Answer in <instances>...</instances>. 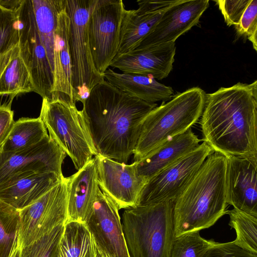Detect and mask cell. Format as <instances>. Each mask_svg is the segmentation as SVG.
I'll return each instance as SVG.
<instances>
[{"label": "cell", "instance_id": "cell-22", "mask_svg": "<svg viewBox=\"0 0 257 257\" xmlns=\"http://www.w3.org/2000/svg\"><path fill=\"white\" fill-rule=\"evenodd\" d=\"M103 76L110 84L121 91L148 102H165L173 96L172 87L159 83L151 76L120 73L110 68L105 71Z\"/></svg>", "mask_w": 257, "mask_h": 257}, {"label": "cell", "instance_id": "cell-19", "mask_svg": "<svg viewBox=\"0 0 257 257\" xmlns=\"http://www.w3.org/2000/svg\"><path fill=\"white\" fill-rule=\"evenodd\" d=\"M100 188L95 158L67 177V221L85 224L91 213Z\"/></svg>", "mask_w": 257, "mask_h": 257}, {"label": "cell", "instance_id": "cell-10", "mask_svg": "<svg viewBox=\"0 0 257 257\" xmlns=\"http://www.w3.org/2000/svg\"><path fill=\"white\" fill-rule=\"evenodd\" d=\"M125 9L121 0H96L90 13L88 22L90 49L94 66L103 75L117 54Z\"/></svg>", "mask_w": 257, "mask_h": 257}, {"label": "cell", "instance_id": "cell-6", "mask_svg": "<svg viewBox=\"0 0 257 257\" xmlns=\"http://www.w3.org/2000/svg\"><path fill=\"white\" fill-rule=\"evenodd\" d=\"M39 117L50 138L70 158L77 171L97 155L82 111L76 103L43 98Z\"/></svg>", "mask_w": 257, "mask_h": 257}, {"label": "cell", "instance_id": "cell-28", "mask_svg": "<svg viewBox=\"0 0 257 257\" xmlns=\"http://www.w3.org/2000/svg\"><path fill=\"white\" fill-rule=\"evenodd\" d=\"M91 236L84 223L66 222L59 242L57 257H84L89 247Z\"/></svg>", "mask_w": 257, "mask_h": 257}, {"label": "cell", "instance_id": "cell-21", "mask_svg": "<svg viewBox=\"0 0 257 257\" xmlns=\"http://www.w3.org/2000/svg\"><path fill=\"white\" fill-rule=\"evenodd\" d=\"M200 141L191 128L171 138L143 159L136 162L139 175L147 181L197 147Z\"/></svg>", "mask_w": 257, "mask_h": 257}, {"label": "cell", "instance_id": "cell-18", "mask_svg": "<svg viewBox=\"0 0 257 257\" xmlns=\"http://www.w3.org/2000/svg\"><path fill=\"white\" fill-rule=\"evenodd\" d=\"M63 179L51 172H18L0 184V199L20 211L34 203Z\"/></svg>", "mask_w": 257, "mask_h": 257}, {"label": "cell", "instance_id": "cell-4", "mask_svg": "<svg viewBox=\"0 0 257 257\" xmlns=\"http://www.w3.org/2000/svg\"><path fill=\"white\" fill-rule=\"evenodd\" d=\"M205 95L200 87H192L153 109L143 121L133 153L134 162L143 159L196 123L204 109Z\"/></svg>", "mask_w": 257, "mask_h": 257}, {"label": "cell", "instance_id": "cell-39", "mask_svg": "<svg viewBox=\"0 0 257 257\" xmlns=\"http://www.w3.org/2000/svg\"><path fill=\"white\" fill-rule=\"evenodd\" d=\"M9 257H21V250L18 247L17 236L15 240Z\"/></svg>", "mask_w": 257, "mask_h": 257}, {"label": "cell", "instance_id": "cell-25", "mask_svg": "<svg viewBox=\"0 0 257 257\" xmlns=\"http://www.w3.org/2000/svg\"><path fill=\"white\" fill-rule=\"evenodd\" d=\"M41 41L54 71V36L58 16L65 7V0H31Z\"/></svg>", "mask_w": 257, "mask_h": 257}, {"label": "cell", "instance_id": "cell-9", "mask_svg": "<svg viewBox=\"0 0 257 257\" xmlns=\"http://www.w3.org/2000/svg\"><path fill=\"white\" fill-rule=\"evenodd\" d=\"M205 142L149 179L143 187L137 205L174 201L190 181L205 159L214 153Z\"/></svg>", "mask_w": 257, "mask_h": 257}, {"label": "cell", "instance_id": "cell-8", "mask_svg": "<svg viewBox=\"0 0 257 257\" xmlns=\"http://www.w3.org/2000/svg\"><path fill=\"white\" fill-rule=\"evenodd\" d=\"M67 178L19 211L17 244L21 250L67 221Z\"/></svg>", "mask_w": 257, "mask_h": 257}, {"label": "cell", "instance_id": "cell-20", "mask_svg": "<svg viewBox=\"0 0 257 257\" xmlns=\"http://www.w3.org/2000/svg\"><path fill=\"white\" fill-rule=\"evenodd\" d=\"M70 19L65 6L60 11L54 36V82L51 99L76 103L69 46Z\"/></svg>", "mask_w": 257, "mask_h": 257}, {"label": "cell", "instance_id": "cell-2", "mask_svg": "<svg viewBox=\"0 0 257 257\" xmlns=\"http://www.w3.org/2000/svg\"><path fill=\"white\" fill-rule=\"evenodd\" d=\"M201 116L202 141L214 152L257 164L256 80L206 94Z\"/></svg>", "mask_w": 257, "mask_h": 257}, {"label": "cell", "instance_id": "cell-29", "mask_svg": "<svg viewBox=\"0 0 257 257\" xmlns=\"http://www.w3.org/2000/svg\"><path fill=\"white\" fill-rule=\"evenodd\" d=\"M229 225L236 233L233 241L238 246L257 254V217L233 208L228 210Z\"/></svg>", "mask_w": 257, "mask_h": 257}, {"label": "cell", "instance_id": "cell-30", "mask_svg": "<svg viewBox=\"0 0 257 257\" xmlns=\"http://www.w3.org/2000/svg\"><path fill=\"white\" fill-rule=\"evenodd\" d=\"M19 210L0 199V257H9L17 236Z\"/></svg>", "mask_w": 257, "mask_h": 257}, {"label": "cell", "instance_id": "cell-16", "mask_svg": "<svg viewBox=\"0 0 257 257\" xmlns=\"http://www.w3.org/2000/svg\"><path fill=\"white\" fill-rule=\"evenodd\" d=\"M225 157L227 204L257 217V164L245 158Z\"/></svg>", "mask_w": 257, "mask_h": 257}, {"label": "cell", "instance_id": "cell-35", "mask_svg": "<svg viewBox=\"0 0 257 257\" xmlns=\"http://www.w3.org/2000/svg\"><path fill=\"white\" fill-rule=\"evenodd\" d=\"M202 257H257V254L238 246L233 241L216 242Z\"/></svg>", "mask_w": 257, "mask_h": 257}, {"label": "cell", "instance_id": "cell-12", "mask_svg": "<svg viewBox=\"0 0 257 257\" xmlns=\"http://www.w3.org/2000/svg\"><path fill=\"white\" fill-rule=\"evenodd\" d=\"M94 158L101 191L114 201L119 210L137 206L147 182L139 175L137 163L127 165L100 156Z\"/></svg>", "mask_w": 257, "mask_h": 257}, {"label": "cell", "instance_id": "cell-1", "mask_svg": "<svg viewBox=\"0 0 257 257\" xmlns=\"http://www.w3.org/2000/svg\"><path fill=\"white\" fill-rule=\"evenodd\" d=\"M82 110L97 155L126 164L133 155L143 121L157 106L133 97L103 80Z\"/></svg>", "mask_w": 257, "mask_h": 257}, {"label": "cell", "instance_id": "cell-11", "mask_svg": "<svg viewBox=\"0 0 257 257\" xmlns=\"http://www.w3.org/2000/svg\"><path fill=\"white\" fill-rule=\"evenodd\" d=\"M19 20L21 55L30 70L34 92L51 99L53 72L39 37L31 0H19L16 7Z\"/></svg>", "mask_w": 257, "mask_h": 257}, {"label": "cell", "instance_id": "cell-33", "mask_svg": "<svg viewBox=\"0 0 257 257\" xmlns=\"http://www.w3.org/2000/svg\"><path fill=\"white\" fill-rule=\"evenodd\" d=\"M237 33L247 37L257 51V0H251L238 25L234 27Z\"/></svg>", "mask_w": 257, "mask_h": 257}, {"label": "cell", "instance_id": "cell-7", "mask_svg": "<svg viewBox=\"0 0 257 257\" xmlns=\"http://www.w3.org/2000/svg\"><path fill=\"white\" fill-rule=\"evenodd\" d=\"M96 0H65L70 19L69 46L72 63V86L75 102L83 104L92 89L104 80L96 69L91 54L88 22Z\"/></svg>", "mask_w": 257, "mask_h": 257}, {"label": "cell", "instance_id": "cell-27", "mask_svg": "<svg viewBox=\"0 0 257 257\" xmlns=\"http://www.w3.org/2000/svg\"><path fill=\"white\" fill-rule=\"evenodd\" d=\"M34 91L29 69L20 51L12 58L0 77V95L18 94Z\"/></svg>", "mask_w": 257, "mask_h": 257}, {"label": "cell", "instance_id": "cell-32", "mask_svg": "<svg viewBox=\"0 0 257 257\" xmlns=\"http://www.w3.org/2000/svg\"><path fill=\"white\" fill-rule=\"evenodd\" d=\"M64 225L57 226L49 233L23 247L21 250V257H57Z\"/></svg>", "mask_w": 257, "mask_h": 257}, {"label": "cell", "instance_id": "cell-17", "mask_svg": "<svg viewBox=\"0 0 257 257\" xmlns=\"http://www.w3.org/2000/svg\"><path fill=\"white\" fill-rule=\"evenodd\" d=\"M176 53L175 42L162 44L115 57L110 66L122 73L151 76L156 80L167 77L173 69Z\"/></svg>", "mask_w": 257, "mask_h": 257}, {"label": "cell", "instance_id": "cell-26", "mask_svg": "<svg viewBox=\"0 0 257 257\" xmlns=\"http://www.w3.org/2000/svg\"><path fill=\"white\" fill-rule=\"evenodd\" d=\"M48 135L47 129L39 117H22L15 121L0 151L18 152L37 144Z\"/></svg>", "mask_w": 257, "mask_h": 257}, {"label": "cell", "instance_id": "cell-34", "mask_svg": "<svg viewBox=\"0 0 257 257\" xmlns=\"http://www.w3.org/2000/svg\"><path fill=\"white\" fill-rule=\"evenodd\" d=\"M251 0H217L218 5L224 21L228 26H237Z\"/></svg>", "mask_w": 257, "mask_h": 257}, {"label": "cell", "instance_id": "cell-3", "mask_svg": "<svg viewBox=\"0 0 257 257\" xmlns=\"http://www.w3.org/2000/svg\"><path fill=\"white\" fill-rule=\"evenodd\" d=\"M225 169V157L214 152L174 201L175 237L209 228L227 214Z\"/></svg>", "mask_w": 257, "mask_h": 257}, {"label": "cell", "instance_id": "cell-31", "mask_svg": "<svg viewBox=\"0 0 257 257\" xmlns=\"http://www.w3.org/2000/svg\"><path fill=\"white\" fill-rule=\"evenodd\" d=\"M216 242L207 240L199 234V231L175 237L169 257H202Z\"/></svg>", "mask_w": 257, "mask_h": 257}, {"label": "cell", "instance_id": "cell-37", "mask_svg": "<svg viewBox=\"0 0 257 257\" xmlns=\"http://www.w3.org/2000/svg\"><path fill=\"white\" fill-rule=\"evenodd\" d=\"M177 1H138L139 13L163 12L174 5Z\"/></svg>", "mask_w": 257, "mask_h": 257}, {"label": "cell", "instance_id": "cell-15", "mask_svg": "<svg viewBox=\"0 0 257 257\" xmlns=\"http://www.w3.org/2000/svg\"><path fill=\"white\" fill-rule=\"evenodd\" d=\"M209 6L208 0H178L163 13L135 49L175 42L198 23Z\"/></svg>", "mask_w": 257, "mask_h": 257}, {"label": "cell", "instance_id": "cell-13", "mask_svg": "<svg viewBox=\"0 0 257 257\" xmlns=\"http://www.w3.org/2000/svg\"><path fill=\"white\" fill-rule=\"evenodd\" d=\"M118 210L114 201L100 190L85 224L108 257H130Z\"/></svg>", "mask_w": 257, "mask_h": 257}, {"label": "cell", "instance_id": "cell-36", "mask_svg": "<svg viewBox=\"0 0 257 257\" xmlns=\"http://www.w3.org/2000/svg\"><path fill=\"white\" fill-rule=\"evenodd\" d=\"M13 98H11L8 104L0 105V148L9 135L14 123V112L11 109Z\"/></svg>", "mask_w": 257, "mask_h": 257}, {"label": "cell", "instance_id": "cell-14", "mask_svg": "<svg viewBox=\"0 0 257 257\" xmlns=\"http://www.w3.org/2000/svg\"><path fill=\"white\" fill-rule=\"evenodd\" d=\"M66 156L49 135L18 152L0 151V184L11 175L27 171L54 173L63 179L62 165Z\"/></svg>", "mask_w": 257, "mask_h": 257}, {"label": "cell", "instance_id": "cell-24", "mask_svg": "<svg viewBox=\"0 0 257 257\" xmlns=\"http://www.w3.org/2000/svg\"><path fill=\"white\" fill-rule=\"evenodd\" d=\"M18 3V0H0V77L20 49Z\"/></svg>", "mask_w": 257, "mask_h": 257}, {"label": "cell", "instance_id": "cell-38", "mask_svg": "<svg viewBox=\"0 0 257 257\" xmlns=\"http://www.w3.org/2000/svg\"><path fill=\"white\" fill-rule=\"evenodd\" d=\"M84 257L108 256L97 246L93 237L91 236L89 247Z\"/></svg>", "mask_w": 257, "mask_h": 257}, {"label": "cell", "instance_id": "cell-5", "mask_svg": "<svg viewBox=\"0 0 257 257\" xmlns=\"http://www.w3.org/2000/svg\"><path fill=\"white\" fill-rule=\"evenodd\" d=\"M174 201L125 209L121 225L130 257H169L175 238Z\"/></svg>", "mask_w": 257, "mask_h": 257}, {"label": "cell", "instance_id": "cell-23", "mask_svg": "<svg viewBox=\"0 0 257 257\" xmlns=\"http://www.w3.org/2000/svg\"><path fill=\"white\" fill-rule=\"evenodd\" d=\"M165 12L142 14L136 10L125 9L121 24L118 51L115 57L135 49Z\"/></svg>", "mask_w": 257, "mask_h": 257}]
</instances>
